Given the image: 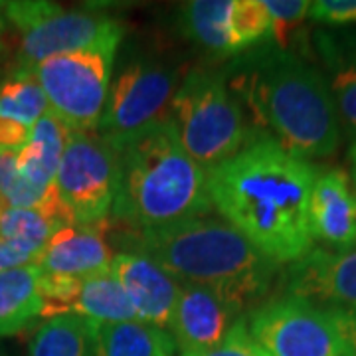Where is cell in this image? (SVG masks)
I'll use <instances>...</instances> for the list:
<instances>
[{
	"instance_id": "obj_1",
	"label": "cell",
	"mask_w": 356,
	"mask_h": 356,
	"mask_svg": "<svg viewBox=\"0 0 356 356\" xmlns=\"http://www.w3.org/2000/svg\"><path fill=\"white\" fill-rule=\"evenodd\" d=\"M206 177L212 210L271 261L295 264L313 250L309 204L318 170L309 161L259 135Z\"/></svg>"
},
{
	"instance_id": "obj_2",
	"label": "cell",
	"mask_w": 356,
	"mask_h": 356,
	"mask_svg": "<svg viewBox=\"0 0 356 356\" xmlns=\"http://www.w3.org/2000/svg\"><path fill=\"white\" fill-rule=\"evenodd\" d=\"M212 212L208 177L180 145L170 121L119 151L113 214L133 232L170 228Z\"/></svg>"
},
{
	"instance_id": "obj_3",
	"label": "cell",
	"mask_w": 356,
	"mask_h": 356,
	"mask_svg": "<svg viewBox=\"0 0 356 356\" xmlns=\"http://www.w3.org/2000/svg\"><path fill=\"white\" fill-rule=\"evenodd\" d=\"M129 252L151 257L178 283L214 287L250 305L269 289L277 264L220 216H198L170 228L133 232Z\"/></svg>"
},
{
	"instance_id": "obj_4",
	"label": "cell",
	"mask_w": 356,
	"mask_h": 356,
	"mask_svg": "<svg viewBox=\"0 0 356 356\" xmlns=\"http://www.w3.org/2000/svg\"><path fill=\"white\" fill-rule=\"evenodd\" d=\"M255 121L269 137L301 159L331 156L341 143V121L327 77L295 56H277L240 79Z\"/></svg>"
},
{
	"instance_id": "obj_5",
	"label": "cell",
	"mask_w": 356,
	"mask_h": 356,
	"mask_svg": "<svg viewBox=\"0 0 356 356\" xmlns=\"http://www.w3.org/2000/svg\"><path fill=\"white\" fill-rule=\"evenodd\" d=\"M170 123L184 151L204 170L228 161L252 140L242 105L226 79L212 72H192L182 79Z\"/></svg>"
},
{
	"instance_id": "obj_6",
	"label": "cell",
	"mask_w": 356,
	"mask_h": 356,
	"mask_svg": "<svg viewBox=\"0 0 356 356\" xmlns=\"http://www.w3.org/2000/svg\"><path fill=\"white\" fill-rule=\"evenodd\" d=\"M4 18L20 32L13 74H32L44 60L70 51L113 48L123 28L111 16L93 10H65L44 0L0 2Z\"/></svg>"
},
{
	"instance_id": "obj_7",
	"label": "cell",
	"mask_w": 356,
	"mask_h": 356,
	"mask_svg": "<svg viewBox=\"0 0 356 356\" xmlns=\"http://www.w3.org/2000/svg\"><path fill=\"white\" fill-rule=\"evenodd\" d=\"M54 191L70 226L103 224L119 192V151L97 131H70Z\"/></svg>"
},
{
	"instance_id": "obj_8",
	"label": "cell",
	"mask_w": 356,
	"mask_h": 356,
	"mask_svg": "<svg viewBox=\"0 0 356 356\" xmlns=\"http://www.w3.org/2000/svg\"><path fill=\"white\" fill-rule=\"evenodd\" d=\"M113 48H95L54 56L34 67L50 111L70 131L95 133L99 129L111 86Z\"/></svg>"
},
{
	"instance_id": "obj_9",
	"label": "cell",
	"mask_w": 356,
	"mask_h": 356,
	"mask_svg": "<svg viewBox=\"0 0 356 356\" xmlns=\"http://www.w3.org/2000/svg\"><path fill=\"white\" fill-rule=\"evenodd\" d=\"M177 89V76L165 65L129 64L109 86L97 133L121 151L143 133L170 121Z\"/></svg>"
},
{
	"instance_id": "obj_10",
	"label": "cell",
	"mask_w": 356,
	"mask_h": 356,
	"mask_svg": "<svg viewBox=\"0 0 356 356\" xmlns=\"http://www.w3.org/2000/svg\"><path fill=\"white\" fill-rule=\"evenodd\" d=\"M248 331L266 356H344L329 309L289 293L257 307Z\"/></svg>"
},
{
	"instance_id": "obj_11",
	"label": "cell",
	"mask_w": 356,
	"mask_h": 356,
	"mask_svg": "<svg viewBox=\"0 0 356 356\" xmlns=\"http://www.w3.org/2000/svg\"><path fill=\"white\" fill-rule=\"evenodd\" d=\"M248 309L240 299L214 287L180 283L175 313L166 332L180 355L200 353L220 344L243 318Z\"/></svg>"
},
{
	"instance_id": "obj_12",
	"label": "cell",
	"mask_w": 356,
	"mask_h": 356,
	"mask_svg": "<svg viewBox=\"0 0 356 356\" xmlns=\"http://www.w3.org/2000/svg\"><path fill=\"white\" fill-rule=\"evenodd\" d=\"M111 271L127 295L137 321L166 331L175 313L180 283L151 257L129 250L115 254Z\"/></svg>"
},
{
	"instance_id": "obj_13",
	"label": "cell",
	"mask_w": 356,
	"mask_h": 356,
	"mask_svg": "<svg viewBox=\"0 0 356 356\" xmlns=\"http://www.w3.org/2000/svg\"><path fill=\"white\" fill-rule=\"evenodd\" d=\"M287 293L309 301L356 311V250L313 248L287 273Z\"/></svg>"
},
{
	"instance_id": "obj_14",
	"label": "cell",
	"mask_w": 356,
	"mask_h": 356,
	"mask_svg": "<svg viewBox=\"0 0 356 356\" xmlns=\"http://www.w3.org/2000/svg\"><path fill=\"white\" fill-rule=\"evenodd\" d=\"M115 254L99 226H64L36 259L42 275L54 281H81L111 269Z\"/></svg>"
},
{
	"instance_id": "obj_15",
	"label": "cell",
	"mask_w": 356,
	"mask_h": 356,
	"mask_svg": "<svg viewBox=\"0 0 356 356\" xmlns=\"http://www.w3.org/2000/svg\"><path fill=\"white\" fill-rule=\"evenodd\" d=\"M309 228L313 242L325 243L331 252L356 250V194L344 170L318 172L309 204Z\"/></svg>"
},
{
	"instance_id": "obj_16",
	"label": "cell",
	"mask_w": 356,
	"mask_h": 356,
	"mask_svg": "<svg viewBox=\"0 0 356 356\" xmlns=\"http://www.w3.org/2000/svg\"><path fill=\"white\" fill-rule=\"evenodd\" d=\"M70 129L48 111L32 127L24 147L18 151V175L26 184L42 192L54 186Z\"/></svg>"
},
{
	"instance_id": "obj_17",
	"label": "cell",
	"mask_w": 356,
	"mask_h": 356,
	"mask_svg": "<svg viewBox=\"0 0 356 356\" xmlns=\"http://www.w3.org/2000/svg\"><path fill=\"white\" fill-rule=\"evenodd\" d=\"M44 315L42 271L36 264L0 273V339L14 337Z\"/></svg>"
},
{
	"instance_id": "obj_18",
	"label": "cell",
	"mask_w": 356,
	"mask_h": 356,
	"mask_svg": "<svg viewBox=\"0 0 356 356\" xmlns=\"http://www.w3.org/2000/svg\"><path fill=\"white\" fill-rule=\"evenodd\" d=\"M236 0H192L182 8V30L198 46L214 54L242 51L234 26Z\"/></svg>"
},
{
	"instance_id": "obj_19",
	"label": "cell",
	"mask_w": 356,
	"mask_h": 356,
	"mask_svg": "<svg viewBox=\"0 0 356 356\" xmlns=\"http://www.w3.org/2000/svg\"><path fill=\"white\" fill-rule=\"evenodd\" d=\"M172 337L140 321L97 323L95 356H175Z\"/></svg>"
},
{
	"instance_id": "obj_20",
	"label": "cell",
	"mask_w": 356,
	"mask_h": 356,
	"mask_svg": "<svg viewBox=\"0 0 356 356\" xmlns=\"http://www.w3.org/2000/svg\"><path fill=\"white\" fill-rule=\"evenodd\" d=\"M97 323L79 315L46 318L28 344V356H95Z\"/></svg>"
},
{
	"instance_id": "obj_21",
	"label": "cell",
	"mask_w": 356,
	"mask_h": 356,
	"mask_svg": "<svg viewBox=\"0 0 356 356\" xmlns=\"http://www.w3.org/2000/svg\"><path fill=\"white\" fill-rule=\"evenodd\" d=\"M329 67V89L341 125L356 137V42H323Z\"/></svg>"
},
{
	"instance_id": "obj_22",
	"label": "cell",
	"mask_w": 356,
	"mask_h": 356,
	"mask_svg": "<svg viewBox=\"0 0 356 356\" xmlns=\"http://www.w3.org/2000/svg\"><path fill=\"white\" fill-rule=\"evenodd\" d=\"M60 228L62 222L36 208H8L0 210V240L8 242L26 254L34 264L46 243Z\"/></svg>"
},
{
	"instance_id": "obj_23",
	"label": "cell",
	"mask_w": 356,
	"mask_h": 356,
	"mask_svg": "<svg viewBox=\"0 0 356 356\" xmlns=\"http://www.w3.org/2000/svg\"><path fill=\"white\" fill-rule=\"evenodd\" d=\"M50 111L46 95L32 74H13L0 83V119L30 129Z\"/></svg>"
},
{
	"instance_id": "obj_24",
	"label": "cell",
	"mask_w": 356,
	"mask_h": 356,
	"mask_svg": "<svg viewBox=\"0 0 356 356\" xmlns=\"http://www.w3.org/2000/svg\"><path fill=\"white\" fill-rule=\"evenodd\" d=\"M269 20H271V38L285 48L297 32V28L305 22L311 10V2L307 0H264Z\"/></svg>"
},
{
	"instance_id": "obj_25",
	"label": "cell",
	"mask_w": 356,
	"mask_h": 356,
	"mask_svg": "<svg viewBox=\"0 0 356 356\" xmlns=\"http://www.w3.org/2000/svg\"><path fill=\"white\" fill-rule=\"evenodd\" d=\"M180 356H264V353L259 350V346L252 341L250 331H248V318L243 317L229 334L216 344L214 348L208 350H200V353H188V355Z\"/></svg>"
},
{
	"instance_id": "obj_26",
	"label": "cell",
	"mask_w": 356,
	"mask_h": 356,
	"mask_svg": "<svg viewBox=\"0 0 356 356\" xmlns=\"http://www.w3.org/2000/svg\"><path fill=\"white\" fill-rule=\"evenodd\" d=\"M309 16L331 26L356 24V0H317L311 2Z\"/></svg>"
},
{
	"instance_id": "obj_27",
	"label": "cell",
	"mask_w": 356,
	"mask_h": 356,
	"mask_svg": "<svg viewBox=\"0 0 356 356\" xmlns=\"http://www.w3.org/2000/svg\"><path fill=\"white\" fill-rule=\"evenodd\" d=\"M327 309H329L332 321H334V327L341 337L344 356H356V311L355 309H339V307H327Z\"/></svg>"
},
{
	"instance_id": "obj_28",
	"label": "cell",
	"mask_w": 356,
	"mask_h": 356,
	"mask_svg": "<svg viewBox=\"0 0 356 356\" xmlns=\"http://www.w3.org/2000/svg\"><path fill=\"white\" fill-rule=\"evenodd\" d=\"M18 151L14 149H0V198L13 191L18 180Z\"/></svg>"
},
{
	"instance_id": "obj_29",
	"label": "cell",
	"mask_w": 356,
	"mask_h": 356,
	"mask_svg": "<svg viewBox=\"0 0 356 356\" xmlns=\"http://www.w3.org/2000/svg\"><path fill=\"white\" fill-rule=\"evenodd\" d=\"M28 264H34V261L26 254H22L20 250H16L14 245L0 240V273L6 269H13V267L28 266Z\"/></svg>"
},
{
	"instance_id": "obj_30",
	"label": "cell",
	"mask_w": 356,
	"mask_h": 356,
	"mask_svg": "<svg viewBox=\"0 0 356 356\" xmlns=\"http://www.w3.org/2000/svg\"><path fill=\"white\" fill-rule=\"evenodd\" d=\"M350 159H353V163L356 165V140L353 143V147H350Z\"/></svg>"
},
{
	"instance_id": "obj_31",
	"label": "cell",
	"mask_w": 356,
	"mask_h": 356,
	"mask_svg": "<svg viewBox=\"0 0 356 356\" xmlns=\"http://www.w3.org/2000/svg\"><path fill=\"white\" fill-rule=\"evenodd\" d=\"M2 30H4V13H2V6H0V36H2Z\"/></svg>"
},
{
	"instance_id": "obj_32",
	"label": "cell",
	"mask_w": 356,
	"mask_h": 356,
	"mask_svg": "<svg viewBox=\"0 0 356 356\" xmlns=\"http://www.w3.org/2000/svg\"><path fill=\"white\" fill-rule=\"evenodd\" d=\"M353 184H355V194H356V165L353 168Z\"/></svg>"
},
{
	"instance_id": "obj_33",
	"label": "cell",
	"mask_w": 356,
	"mask_h": 356,
	"mask_svg": "<svg viewBox=\"0 0 356 356\" xmlns=\"http://www.w3.org/2000/svg\"><path fill=\"white\" fill-rule=\"evenodd\" d=\"M0 356H8V355H6V350H4V348H0Z\"/></svg>"
},
{
	"instance_id": "obj_34",
	"label": "cell",
	"mask_w": 356,
	"mask_h": 356,
	"mask_svg": "<svg viewBox=\"0 0 356 356\" xmlns=\"http://www.w3.org/2000/svg\"><path fill=\"white\" fill-rule=\"evenodd\" d=\"M4 206H6V204H4V200H2V198H0V210H2V208H4Z\"/></svg>"
},
{
	"instance_id": "obj_35",
	"label": "cell",
	"mask_w": 356,
	"mask_h": 356,
	"mask_svg": "<svg viewBox=\"0 0 356 356\" xmlns=\"http://www.w3.org/2000/svg\"><path fill=\"white\" fill-rule=\"evenodd\" d=\"M264 356H266V355H264Z\"/></svg>"
}]
</instances>
